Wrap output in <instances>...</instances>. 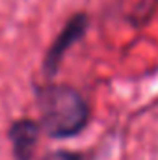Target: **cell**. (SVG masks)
<instances>
[{
    "label": "cell",
    "instance_id": "cell-1",
    "mask_svg": "<svg viewBox=\"0 0 158 160\" xmlns=\"http://www.w3.org/2000/svg\"><path fill=\"white\" fill-rule=\"evenodd\" d=\"M41 128L56 140L82 132L89 121V106L75 88L45 86L36 91Z\"/></svg>",
    "mask_w": 158,
    "mask_h": 160
},
{
    "label": "cell",
    "instance_id": "cell-4",
    "mask_svg": "<svg viewBox=\"0 0 158 160\" xmlns=\"http://www.w3.org/2000/svg\"><path fill=\"white\" fill-rule=\"evenodd\" d=\"M43 160H86L80 153H73V151H54L48 153Z\"/></svg>",
    "mask_w": 158,
    "mask_h": 160
},
{
    "label": "cell",
    "instance_id": "cell-3",
    "mask_svg": "<svg viewBox=\"0 0 158 160\" xmlns=\"http://www.w3.org/2000/svg\"><path fill=\"white\" fill-rule=\"evenodd\" d=\"M39 130L41 125L34 119H19L9 127L7 136L17 160H32L39 140Z\"/></svg>",
    "mask_w": 158,
    "mask_h": 160
},
{
    "label": "cell",
    "instance_id": "cell-2",
    "mask_svg": "<svg viewBox=\"0 0 158 160\" xmlns=\"http://www.w3.org/2000/svg\"><path fill=\"white\" fill-rule=\"evenodd\" d=\"M86 30H87V15L86 13H77L75 17H71V21L63 26V30L54 39V43L50 45V48H48V52L45 56L43 67H45V73L48 77L56 75L65 52L86 34Z\"/></svg>",
    "mask_w": 158,
    "mask_h": 160
}]
</instances>
